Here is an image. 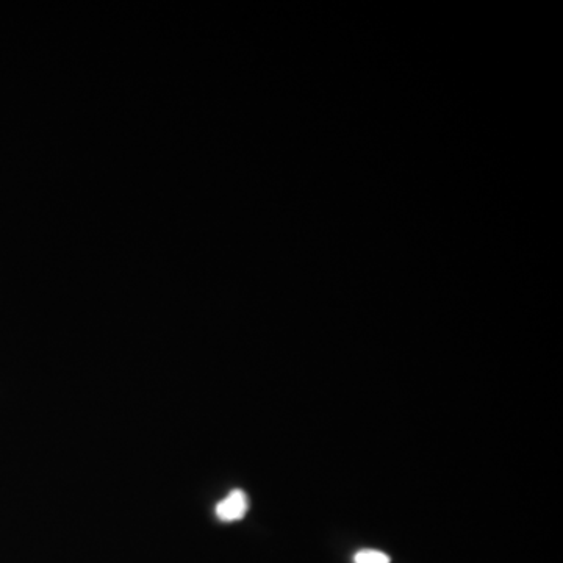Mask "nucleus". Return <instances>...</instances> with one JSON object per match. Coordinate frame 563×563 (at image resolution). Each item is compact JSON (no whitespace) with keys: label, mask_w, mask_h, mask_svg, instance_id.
I'll return each instance as SVG.
<instances>
[{"label":"nucleus","mask_w":563,"mask_h":563,"mask_svg":"<svg viewBox=\"0 0 563 563\" xmlns=\"http://www.w3.org/2000/svg\"><path fill=\"white\" fill-rule=\"evenodd\" d=\"M354 563H390V557L377 549H362L354 556Z\"/></svg>","instance_id":"2"},{"label":"nucleus","mask_w":563,"mask_h":563,"mask_svg":"<svg viewBox=\"0 0 563 563\" xmlns=\"http://www.w3.org/2000/svg\"><path fill=\"white\" fill-rule=\"evenodd\" d=\"M249 509L248 495L243 490H234L216 506V517L221 521H238L246 517Z\"/></svg>","instance_id":"1"}]
</instances>
